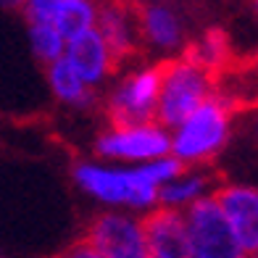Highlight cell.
I'll return each instance as SVG.
<instances>
[{
    "label": "cell",
    "instance_id": "obj_1",
    "mask_svg": "<svg viewBox=\"0 0 258 258\" xmlns=\"http://www.w3.org/2000/svg\"><path fill=\"white\" fill-rule=\"evenodd\" d=\"M166 66H169V58L140 74L126 77L108 95L105 113H108L113 132L158 126V100L163 90V79H166Z\"/></svg>",
    "mask_w": 258,
    "mask_h": 258
},
{
    "label": "cell",
    "instance_id": "obj_2",
    "mask_svg": "<svg viewBox=\"0 0 258 258\" xmlns=\"http://www.w3.org/2000/svg\"><path fill=\"white\" fill-rule=\"evenodd\" d=\"M214 77L201 66L169 58L166 79H163L158 100V126L179 129L192 113H198L208 100H214Z\"/></svg>",
    "mask_w": 258,
    "mask_h": 258
},
{
    "label": "cell",
    "instance_id": "obj_3",
    "mask_svg": "<svg viewBox=\"0 0 258 258\" xmlns=\"http://www.w3.org/2000/svg\"><path fill=\"white\" fill-rule=\"evenodd\" d=\"M184 216L192 258H248L229 219L214 198H201V201L190 203Z\"/></svg>",
    "mask_w": 258,
    "mask_h": 258
},
{
    "label": "cell",
    "instance_id": "obj_4",
    "mask_svg": "<svg viewBox=\"0 0 258 258\" xmlns=\"http://www.w3.org/2000/svg\"><path fill=\"white\" fill-rule=\"evenodd\" d=\"M227 132H229V108L224 100L214 98L177 129L171 153L182 163L206 161L224 145Z\"/></svg>",
    "mask_w": 258,
    "mask_h": 258
},
{
    "label": "cell",
    "instance_id": "obj_5",
    "mask_svg": "<svg viewBox=\"0 0 258 258\" xmlns=\"http://www.w3.org/2000/svg\"><path fill=\"white\" fill-rule=\"evenodd\" d=\"M74 179L100 201L129 203V206H150L161 201V187L145 179L143 169L135 171H108L92 163H79L74 169Z\"/></svg>",
    "mask_w": 258,
    "mask_h": 258
},
{
    "label": "cell",
    "instance_id": "obj_6",
    "mask_svg": "<svg viewBox=\"0 0 258 258\" xmlns=\"http://www.w3.org/2000/svg\"><path fill=\"white\" fill-rule=\"evenodd\" d=\"M85 240L105 258H148L140 221L121 214H100L92 219Z\"/></svg>",
    "mask_w": 258,
    "mask_h": 258
},
{
    "label": "cell",
    "instance_id": "obj_7",
    "mask_svg": "<svg viewBox=\"0 0 258 258\" xmlns=\"http://www.w3.org/2000/svg\"><path fill=\"white\" fill-rule=\"evenodd\" d=\"M148 258H192L187 216L174 208H156L140 219Z\"/></svg>",
    "mask_w": 258,
    "mask_h": 258
},
{
    "label": "cell",
    "instance_id": "obj_8",
    "mask_svg": "<svg viewBox=\"0 0 258 258\" xmlns=\"http://www.w3.org/2000/svg\"><path fill=\"white\" fill-rule=\"evenodd\" d=\"M211 198L229 219L242 250L258 255V190L245 184H221Z\"/></svg>",
    "mask_w": 258,
    "mask_h": 258
},
{
    "label": "cell",
    "instance_id": "obj_9",
    "mask_svg": "<svg viewBox=\"0 0 258 258\" xmlns=\"http://www.w3.org/2000/svg\"><path fill=\"white\" fill-rule=\"evenodd\" d=\"M174 140H169L166 129L161 126H143V129H126V132H105L95 150L105 158H163L171 150Z\"/></svg>",
    "mask_w": 258,
    "mask_h": 258
},
{
    "label": "cell",
    "instance_id": "obj_10",
    "mask_svg": "<svg viewBox=\"0 0 258 258\" xmlns=\"http://www.w3.org/2000/svg\"><path fill=\"white\" fill-rule=\"evenodd\" d=\"M95 29L100 32V37L105 42V48L111 53V66L116 69L124 58L135 53V37L140 34L135 3H105L98 6V21Z\"/></svg>",
    "mask_w": 258,
    "mask_h": 258
},
{
    "label": "cell",
    "instance_id": "obj_11",
    "mask_svg": "<svg viewBox=\"0 0 258 258\" xmlns=\"http://www.w3.org/2000/svg\"><path fill=\"white\" fill-rule=\"evenodd\" d=\"M66 58L74 66V72L82 77L85 85H98V82L113 72L111 66V53L105 48V42L100 37L98 29H90L87 34L72 40L66 45Z\"/></svg>",
    "mask_w": 258,
    "mask_h": 258
},
{
    "label": "cell",
    "instance_id": "obj_12",
    "mask_svg": "<svg viewBox=\"0 0 258 258\" xmlns=\"http://www.w3.org/2000/svg\"><path fill=\"white\" fill-rule=\"evenodd\" d=\"M140 34L156 48H177L182 42V19L174 14L169 6H156V3H135Z\"/></svg>",
    "mask_w": 258,
    "mask_h": 258
},
{
    "label": "cell",
    "instance_id": "obj_13",
    "mask_svg": "<svg viewBox=\"0 0 258 258\" xmlns=\"http://www.w3.org/2000/svg\"><path fill=\"white\" fill-rule=\"evenodd\" d=\"M98 6L85 0H55V29L63 34L66 42H72L90 29H95Z\"/></svg>",
    "mask_w": 258,
    "mask_h": 258
},
{
    "label": "cell",
    "instance_id": "obj_14",
    "mask_svg": "<svg viewBox=\"0 0 258 258\" xmlns=\"http://www.w3.org/2000/svg\"><path fill=\"white\" fill-rule=\"evenodd\" d=\"M48 82H50V87H53V92L61 100H66V103H74V105H92V92H87L85 90V82H82V77L74 72V66L69 63V58L63 55L61 61H55V63H50L48 69Z\"/></svg>",
    "mask_w": 258,
    "mask_h": 258
},
{
    "label": "cell",
    "instance_id": "obj_15",
    "mask_svg": "<svg viewBox=\"0 0 258 258\" xmlns=\"http://www.w3.org/2000/svg\"><path fill=\"white\" fill-rule=\"evenodd\" d=\"M29 42H32V50L37 55V61L45 63V69L55 61H61L66 55L63 45H69L63 40V34L50 24H29Z\"/></svg>",
    "mask_w": 258,
    "mask_h": 258
},
{
    "label": "cell",
    "instance_id": "obj_16",
    "mask_svg": "<svg viewBox=\"0 0 258 258\" xmlns=\"http://www.w3.org/2000/svg\"><path fill=\"white\" fill-rule=\"evenodd\" d=\"M214 177H190L184 182H169L166 187H161V203H166V208L179 206V203H195L203 198V190L211 184Z\"/></svg>",
    "mask_w": 258,
    "mask_h": 258
},
{
    "label": "cell",
    "instance_id": "obj_17",
    "mask_svg": "<svg viewBox=\"0 0 258 258\" xmlns=\"http://www.w3.org/2000/svg\"><path fill=\"white\" fill-rule=\"evenodd\" d=\"M50 258H105V255H103L100 250L92 248L85 237H79V240H74L72 245H66L61 253H55V255H50Z\"/></svg>",
    "mask_w": 258,
    "mask_h": 258
},
{
    "label": "cell",
    "instance_id": "obj_18",
    "mask_svg": "<svg viewBox=\"0 0 258 258\" xmlns=\"http://www.w3.org/2000/svg\"><path fill=\"white\" fill-rule=\"evenodd\" d=\"M255 11H258V3H255Z\"/></svg>",
    "mask_w": 258,
    "mask_h": 258
},
{
    "label": "cell",
    "instance_id": "obj_19",
    "mask_svg": "<svg viewBox=\"0 0 258 258\" xmlns=\"http://www.w3.org/2000/svg\"><path fill=\"white\" fill-rule=\"evenodd\" d=\"M255 132H258V126H255Z\"/></svg>",
    "mask_w": 258,
    "mask_h": 258
}]
</instances>
